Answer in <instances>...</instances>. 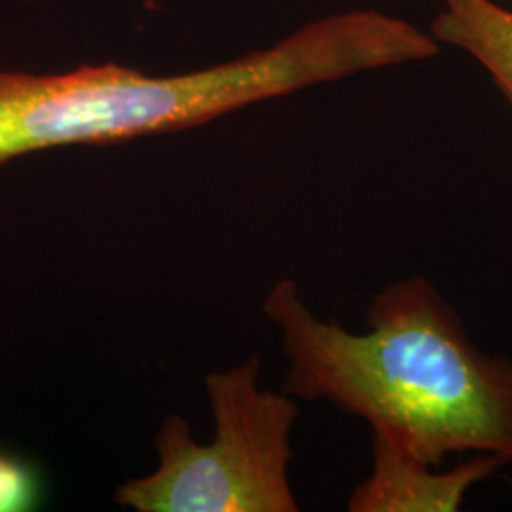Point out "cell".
<instances>
[{"instance_id": "cell-3", "label": "cell", "mask_w": 512, "mask_h": 512, "mask_svg": "<svg viewBox=\"0 0 512 512\" xmlns=\"http://www.w3.org/2000/svg\"><path fill=\"white\" fill-rule=\"evenodd\" d=\"M260 361L207 376L215 439L194 440L179 416L164 421L154 473L116 490L120 507L139 512H294L289 482L291 433L300 408L291 395L258 389Z\"/></svg>"}, {"instance_id": "cell-1", "label": "cell", "mask_w": 512, "mask_h": 512, "mask_svg": "<svg viewBox=\"0 0 512 512\" xmlns=\"http://www.w3.org/2000/svg\"><path fill=\"white\" fill-rule=\"evenodd\" d=\"M289 359L285 393L368 421L414 458L497 454L512 463V357L488 353L423 275L376 294L368 330L317 317L293 279L264 302Z\"/></svg>"}, {"instance_id": "cell-4", "label": "cell", "mask_w": 512, "mask_h": 512, "mask_svg": "<svg viewBox=\"0 0 512 512\" xmlns=\"http://www.w3.org/2000/svg\"><path fill=\"white\" fill-rule=\"evenodd\" d=\"M509 463L497 454H471L440 471L372 433V471L349 495L348 511L456 512L473 488Z\"/></svg>"}, {"instance_id": "cell-2", "label": "cell", "mask_w": 512, "mask_h": 512, "mask_svg": "<svg viewBox=\"0 0 512 512\" xmlns=\"http://www.w3.org/2000/svg\"><path fill=\"white\" fill-rule=\"evenodd\" d=\"M435 54V40L416 25L355 10L194 73L152 76L116 63L63 74L0 71V164L46 148L202 126L260 101Z\"/></svg>"}, {"instance_id": "cell-6", "label": "cell", "mask_w": 512, "mask_h": 512, "mask_svg": "<svg viewBox=\"0 0 512 512\" xmlns=\"http://www.w3.org/2000/svg\"><path fill=\"white\" fill-rule=\"evenodd\" d=\"M37 478L16 459L0 456V512L27 511L37 501Z\"/></svg>"}, {"instance_id": "cell-5", "label": "cell", "mask_w": 512, "mask_h": 512, "mask_svg": "<svg viewBox=\"0 0 512 512\" xmlns=\"http://www.w3.org/2000/svg\"><path fill=\"white\" fill-rule=\"evenodd\" d=\"M431 35L450 44L488 73L512 109V10L495 0H440Z\"/></svg>"}]
</instances>
